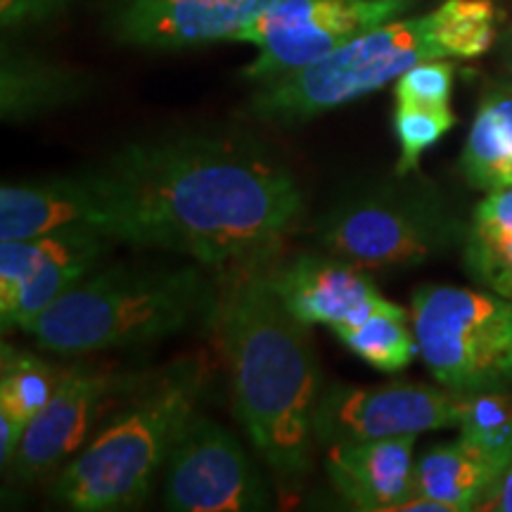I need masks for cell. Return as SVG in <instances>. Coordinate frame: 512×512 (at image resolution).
<instances>
[{
    "mask_svg": "<svg viewBox=\"0 0 512 512\" xmlns=\"http://www.w3.org/2000/svg\"><path fill=\"white\" fill-rule=\"evenodd\" d=\"M93 171L117 204L119 242L226 273L266 266L304 211L292 171L238 138L143 140Z\"/></svg>",
    "mask_w": 512,
    "mask_h": 512,
    "instance_id": "6da1fadb",
    "label": "cell"
},
{
    "mask_svg": "<svg viewBox=\"0 0 512 512\" xmlns=\"http://www.w3.org/2000/svg\"><path fill=\"white\" fill-rule=\"evenodd\" d=\"M211 325L228 361L235 415L280 491L294 496L311 470L313 415L323 394L309 325L273 290L266 266L228 275Z\"/></svg>",
    "mask_w": 512,
    "mask_h": 512,
    "instance_id": "7a4b0ae2",
    "label": "cell"
},
{
    "mask_svg": "<svg viewBox=\"0 0 512 512\" xmlns=\"http://www.w3.org/2000/svg\"><path fill=\"white\" fill-rule=\"evenodd\" d=\"M207 366L178 358L131 387L100 432L62 467L53 496L79 512H117L147 501L176 434L195 413Z\"/></svg>",
    "mask_w": 512,
    "mask_h": 512,
    "instance_id": "3957f363",
    "label": "cell"
},
{
    "mask_svg": "<svg viewBox=\"0 0 512 512\" xmlns=\"http://www.w3.org/2000/svg\"><path fill=\"white\" fill-rule=\"evenodd\" d=\"M216 299L219 290L195 266H110L81 280L24 332L62 356L136 347L211 323Z\"/></svg>",
    "mask_w": 512,
    "mask_h": 512,
    "instance_id": "277c9868",
    "label": "cell"
},
{
    "mask_svg": "<svg viewBox=\"0 0 512 512\" xmlns=\"http://www.w3.org/2000/svg\"><path fill=\"white\" fill-rule=\"evenodd\" d=\"M439 10L430 15L394 19L323 60L268 76L247 102L249 117L273 126H294L318 114L380 91L389 81L427 60H448Z\"/></svg>",
    "mask_w": 512,
    "mask_h": 512,
    "instance_id": "5b68a950",
    "label": "cell"
},
{
    "mask_svg": "<svg viewBox=\"0 0 512 512\" xmlns=\"http://www.w3.org/2000/svg\"><path fill=\"white\" fill-rule=\"evenodd\" d=\"M358 185L320 214L316 245L361 271L411 268L465 240L467 226L422 178Z\"/></svg>",
    "mask_w": 512,
    "mask_h": 512,
    "instance_id": "8992f818",
    "label": "cell"
},
{
    "mask_svg": "<svg viewBox=\"0 0 512 512\" xmlns=\"http://www.w3.org/2000/svg\"><path fill=\"white\" fill-rule=\"evenodd\" d=\"M411 325L441 387L463 396L512 387V299L422 285L413 294Z\"/></svg>",
    "mask_w": 512,
    "mask_h": 512,
    "instance_id": "52a82bcc",
    "label": "cell"
},
{
    "mask_svg": "<svg viewBox=\"0 0 512 512\" xmlns=\"http://www.w3.org/2000/svg\"><path fill=\"white\" fill-rule=\"evenodd\" d=\"M415 5L420 0H278L235 38L259 48L245 76L261 81L323 60Z\"/></svg>",
    "mask_w": 512,
    "mask_h": 512,
    "instance_id": "ba28073f",
    "label": "cell"
},
{
    "mask_svg": "<svg viewBox=\"0 0 512 512\" xmlns=\"http://www.w3.org/2000/svg\"><path fill=\"white\" fill-rule=\"evenodd\" d=\"M164 503L181 512L264 510L268 486L240 441L195 411L166 453Z\"/></svg>",
    "mask_w": 512,
    "mask_h": 512,
    "instance_id": "9c48e42d",
    "label": "cell"
},
{
    "mask_svg": "<svg viewBox=\"0 0 512 512\" xmlns=\"http://www.w3.org/2000/svg\"><path fill=\"white\" fill-rule=\"evenodd\" d=\"M465 396L427 384H332L320 394L313 432L323 446L458 427Z\"/></svg>",
    "mask_w": 512,
    "mask_h": 512,
    "instance_id": "30bf717a",
    "label": "cell"
},
{
    "mask_svg": "<svg viewBox=\"0 0 512 512\" xmlns=\"http://www.w3.org/2000/svg\"><path fill=\"white\" fill-rule=\"evenodd\" d=\"M278 0H112L110 31L126 46L181 50L235 41Z\"/></svg>",
    "mask_w": 512,
    "mask_h": 512,
    "instance_id": "8fae6325",
    "label": "cell"
},
{
    "mask_svg": "<svg viewBox=\"0 0 512 512\" xmlns=\"http://www.w3.org/2000/svg\"><path fill=\"white\" fill-rule=\"evenodd\" d=\"M53 233H95L119 242L117 204L93 171L3 185L0 238L24 240Z\"/></svg>",
    "mask_w": 512,
    "mask_h": 512,
    "instance_id": "7c38bea8",
    "label": "cell"
},
{
    "mask_svg": "<svg viewBox=\"0 0 512 512\" xmlns=\"http://www.w3.org/2000/svg\"><path fill=\"white\" fill-rule=\"evenodd\" d=\"M119 384L112 375L93 368L64 370L53 396L31 418L27 434L12 458V472L24 482L43 479L60 470L86 446L102 403Z\"/></svg>",
    "mask_w": 512,
    "mask_h": 512,
    "instance_id": "4fadbf2b",
    "label": "cell"
},
{
    "mask_svg": "<svg viewBox=\"0 0 512 512\" xmlns=\"http://www.w3.org/2000/svg\"><path fill=\"white\" fill-rule=\"evenodd\" d=\"M273 290L306 325L356 323L389 304L366 271L332 254H297L280 266H266Z\"/></svg>",
    "mask_w": 512,
    "mask_h": 512,
    "instance_id": "5bb4252c",
    "label": "cell"
},
{
    "mask_svg": "<svg viewBox=\"0 0 512 512\" xmlns=\"http://www.w3.org/2000/svg\"><path fill=\"white\" fill-rule=\"evenodd\" d=\"M418 434L328 446L325 470L351 508L401 510L415 494L413 446Z\"/></svg>",
    "mask_w": 512,
    "mask_h": 512,
    "instance_id": "9a60e30c",
    "label": "cell"
},
{
    "mask_svg": "<svg viewBox=\"0 0 512 512\" xmlns=\"http://www.w3.org/2000/svg\"><path fill=\"white\" fill-rule=\"evenodd\" d=\"M512 463L458 437L439 444L415 463V494L446 505L448 512L479 510Z\"/></svg>",
    "mask_w": 512,
    "mask_h": 512,
    "instance_id": "2e32d148",
    "label": "cell"
},
{
    "mask_svg": "<svg viewBox=\"0 0 512 512\" xmlns=\"http://www.w3.org/2000/svg\"><path fill=\"white\" fill-rule=\"evenodd\" d=\"M88 91L83 76L31 55L3 50L0 112L5 121H27L79 102Z\"/></svg>",
    "mask_w": 512,
    "mask_h": 512,
    "instance_id": "e0dca14e",
    "label": "cell"
},
{
    "mask_svg": "<svg viewBox=\"0 0 512 512\" xmlns=\"http://www.w3.org/2000/svg\"><path fill=\"white\" fill-rule=\"evenodd\" d=\"M460 171L477 190L512 188V83L484 93L460 155Z\"/></svg>",
    "mask_w": 512,
    "mask_h": 512,
    "instance_id": "ac0fdd59",
    "label": "cell"
},
{
    "mask_svg": "<svg viewBox=\"0 0 512 512\" xmlns=\"http://www.w3.org/2000/svg\"><path fill=\"white\" fill-rule=\"evenodd\" d=\"M463 242L472 280L512 299V188L489 192L477 204Z\"/></svg>",
    "mask_w": 512,
    "mask_h": 512,
    "instance_id": "d6986e66",
    "label": "cell"
},
{
    "mask_svg": "<svg viewBox=\"0 0 512 512\" xmlns=\"http://www.w3.org/2000/svg\"><path fill=\"white\" fill-rule=\"evenodd\" d=\"M110 240H98L93 245L64 254L50 261L36 273H31L15 292L0 297V325L3 330H24L31 320L41 316L48 306L62 299L69 290H74L81 280L93 273L105 256Z\"/></svg>",
    "mask_w": 512,
    "mask_h": 512,
    "instance_id": "ffe728a7",
    "label": "cell"
},
{
    "mask_svg": "<svg viewBox=\"0 0 512 512\" xmlns=\"http://www.w3.org/2000/svg\"><path fill=\"white\" fill-rule=\"evenodd\" d=\"M411 313L389 302L356 323H339L332 332L351 354L370 363L380 373H399L420 354L418 337L408 325Z\"/></svg>",
    "mask_w": 512,
    "mask_h": 512,
    "instance_id": "44dd1931",
    "label": "cell"
},
{
    "mask_svg": "<svg viewBox=\"0 0 512 512\" xmlns=\"http://www.w3.org/2000/svg\"><path fill=\"white\" fill-rule=\"evenodd\" d=\"M64 370L27 349L3 344L0 354V411L31 422L53 396Z\"/></svg>",
    "mask_w": 512,
    "mask_h": 512,
    "instance_id": "7402d4cb",
    "label": "cell"
},
{
    "mask_svg": "<svg viewBox=\"0 0 512 512\" xmlns=\"http://www.w3.org/2000/svg\"><path fill=\"white\" fill-rule=\"evenodd\" d=\"M458 430L475 446L512 460V394L505 389L465 396Z\"/></svg>",
    "mask_w": 512,
    "mask_h": 512,
    "instance_id": "603a6c76",
    "label": "cell"
},
{
    "mask_svg": "<svg viewBox=\"0 0 512 512\" xmlns=\"http://www.w3.org/2000/svg\"><path fill=\"white\" fill-rule=\"evenodd\" d=\"M451 57H479L496 38L498 12L491 0H446L439 5Z\"/></svg>",
    "mask_w": 512,
    "mask_h": 512,
    "instance_id": "cb8c5ba5",
    "label": "cell"
},
{
    "mask_svg": "<svg viewBox=\"0 0 512 512\" xmlns=\"http://www.w3.org/2000/svg\"><path fill=\"white\" fill-rule=\"evenodd\" d=\"M453 124H456V114L451 112V107H420L396 102L394 133L401 147L396 174H413L422 152L439 143Z\"/></svg>",
    "mask_w": 512,
    "mask_h": 512,
    "instance_id": "d4e9b609",
    "label": "cell"
},
{
    "mask_svg": "<svg viewBox=\"0 0 512 512\" xmlns=\"http://www.w3.org/2000/svg\"><path fill=\"white\" fill-rule=\"evenodd\" d=\"M453 64L427 60L403 72L394 83V98L403 105L451 107Z\"/></svg>",
    "mask_w": 512,
    "mask_h": 512,
    "instance_id": "484cf974",
    "label": "cell"
},
{
    "mask_svg": "<svg viewBox=\"0 0 512 512\" xmlns=\"http://www.w3.org/2000/svg\"><path fill=\"white\" fill-rule=\"evenodd\" d=\"M69 5V0H0V17L5 29L38 24L55 17Z\"/></svg>",
    "mask_w": 512,
    "mask_h": 512,
    "instance_id": "4316f807",
    "label": "cell"
},
{
    "mask_svg": "<svg viewBox=\"0 0 512 512\" xmlns=\"http://www.w3.org/2000/svg\"><path fill=\"white\" fill-rule=\"evenodd\" d=\"M27 427L29 422L0 411V460H3V465L12 463L19 444H22L24 434H27Z\"/></svg>",
    "mask_w": 512,
    "mask_h": 512,
    "instance_id": "83f0119b",
    "label": "cell"
},
{
    "mask_svg": "<svg viewBox=\"0 0 512 512\" xmlns=\"http://www.w3.org/2000/svg\"><path fill=\"white\" fill-rule=\"evenodd\" d=\"M479 510H498V512H512V463L505 470L501 482L496 484V489L491 491L489 498L482 503Z\"/></svg>",
    "mask_w": 512,
    "mask_h": 512,
    "instance_id": "f1b7e54d",
    "label": "cell"
}]
</instances>
